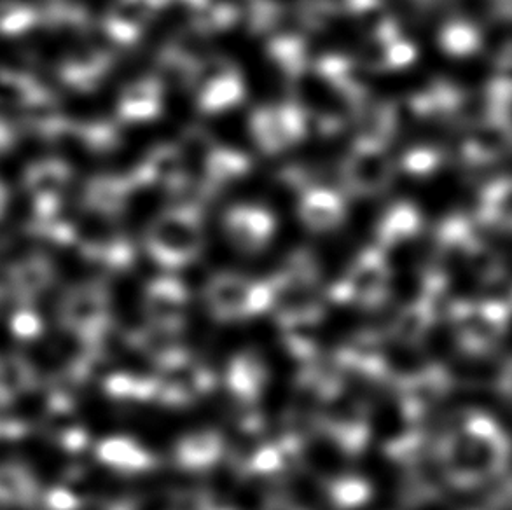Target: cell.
I'll use <instances>...</instances> for the list:
<instances>
[{"label":"cell","instance_id":"obj_1","mask_svg":"<svg viewBox=\"0 0 512 510\" xmlns=\"http://www.w3.org/2000/svg\"><path fill=\"white\" fill-rule=\"evenodd\" d=\"M217 44L236 63L243 84L252 98L261 104L277 102L284 93L282 72L256 37L235 30L222 34Z\"/></svg>","mask_w":512,"mask_h":510},{"label":"cell","instance_id":"obj_2","mask_svg":"<svg viewBox=\"0 0 512 510\" xmlns=\"http://www.w3.org/2000/svg\"><path fill=\"white\" fill-rule=\"evenodd\" d=\"M158 135H154L153 126L135 125L123 133L119 140L116 152L112 156V168L118 173L130 172L135 166L140 165V161L146 158L147 152L153 147L154 140Z\"/></svg>","mask_w":512,"mask_h":510},{"label":"cell","instance_id":"obj_3","mask_svg":"<svg viewBox=\"0 0 512 510\" xmlns=\"http://www.w3.org/2000/svg\"><path fill=\"white\" fill-rule=\"evenodd\" d=\"M298 90L299 97L312 111L327 116H338L346 109L345 98L326 77L308 74L299 81Z\"/></svg>","mask_w":512,"mask_h":510},{"label":"cell","instance_id":"obj_4","mask_svg":"<svg viewBox=\"0 0 512 510\" xmlns=\"http://www.w3.org/2000/svg\"><path fill=\"white\" fill-rule=\"evenodd\" d=\"M214 137L233 151L247 152L254 147V133L250 121L242 111H224L212 123Z\"/></svg>","mask_w":512,"mask_h":510},{"label":"cell","instance_id":"obj_5","mask_svg":"<svg viewBox=\"0 0 512 510\" xmlns=\"http://www.w3.org/2000/svg\"><path fill=\"white\" fill-rule=\"evenodd\" d=\"M315 46L319 49L364 53V49H367V34L357 23L336 21L315 35Z\"/></svg>","mask_w":512,"mask_h":510},{"label":"cell","instance_id":"obj_6","mask_svg":"<svg viewBox=\"0 0 512 510\" xmlns=\"http://www.w3.org/2000/svg\"><path fill=\"white\" fill-rule=\"evenodd\" d=\"M165 112L168 114V121L172 119L175 126H182L193 112V102L186 86L167 88L165 91Z\"/></svg>","mask_w":512,"mask_h":510},{"label":"cell","instance_id":"obj_7","mask_svg":"<svg viewBox=\"0 0 512 510\" xmlns=\"http://www.w3.org/2000/svg\"><path fill=\"white\" fill-rule=\"evenodd\" d=\"M105 460L123 465V467H140L144 462V453L130 442H109L104 448Z\"/></svg>","mask_w":512,"mask_h":510}]
</instances>
